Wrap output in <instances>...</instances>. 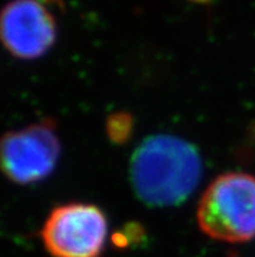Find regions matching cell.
I'll return each instance as SVG.
<instances>
[{"mask_svg": "<svg viewBox=\"0 0 255 257\" xmlns=\"http://www.w3.org/2000/svg\"><path fill=\"white\" fill-rule=\"evenodd\" d=\"M202 176L197 148L172 135H155L143 141L130 161V179L137 196L152 206L184 202Z\"/></svg>", "mask_w": 255, "mask_h": 257, "instance_id": "6da1fadb", "label": "cell"}, {"mask_svg": "<svg viewBox=\"0 0 255 257\" xmlns=\"http://www.w3.org/2000/svg\"><path fill=\"white\" fill-rule=\"evenodd\" d=\"M200 231L224 243H246L255 238V176L225 173L207 187L199 200Z\"/></svg>", "mask_w": 255, "mask_h": 257, "instance_id": "7a4b0ae2", "label": "cell"}, {"mask_svg": "<svg viewBox=\"0 0 255 257\" xmlns=\"http://www.w3.org/2000/svg\"><path fill=\"white\" fill-rule=\"evenodd\" d=\"M108 222L94 204L68 202L51 210L41 231L43 245L52 257H102Z\"/></svg>", "mask_w": 255, "mask_h": 257, "instance_id": "3957f363", "label": "cell"}, {"mask_svg": "<svg viewBox=\"0 0 255 257\" xmlns=\"http://www.w3.org/2000/svg\"><path fill=\"white\" fill-rule=\"evenodd\" d=\"M62 145L55 123L46 119L10 131L0 144V165L12 183L28 186L49 178L60 158Z\"/></svg>", "mask_w": 255, "mask_h": 257, "instance_id": "277c9868", "label": "cell"}, {"mask_svg": "<svg viewBox=\"0 0 255 257\" xmlns=\"http://www.w3.org/2000/svg\"><path fill=\"white\" fill-rule=\"evenodd\" d=\"M0 36L11 55L34 60L55 43V19L38 0H12L2 12Z\"/></svg>", "mask_w": 255, "mask_h": 257, "instance_id": "5b68a950", "label": "cell"}, {"mask_svg": "<svg viewBox=\"0 0 255 257\" xmlns=\"http://www.w3.org/2000/svg\"><path fill=\"white\" fill-rule=\"evenodd\" d=\"M133 132V119L126 112H117L107 120V134L115 144H123L129 140Z\"/></svg>", "mask_w": 255, "mask_h": 257, "instance_id": "8992f818", "label": "cell"}, {"mask_svg": "<svg viewBox=\"0 0 255 257\" xmlns=\"http://www.w3.org/2000/svg\"><path fill=\"white\" fill-rule=\"evenodd\" d=\"M190 2H193V3H197V4H208V3H211L212 0H190Z\"/></svg>", "mask_w": 255, "mask_h": 257, "instance_id": "52a82bcc", "label": "cell"}, {"mask_svg": "<svg viewBox=\"0 0 255 257\" xmlns=\"http://www.w3.org/2000/svg\"><path fill=\"white\" fill-rule=\"evenodd\" d=\"M49 2H58V3H60V0H49Z\"/></svg>", "mask_w": 255, "mask_h": 257, "instance_id": "ba28073f", "label": "cell"}]
</instances>
